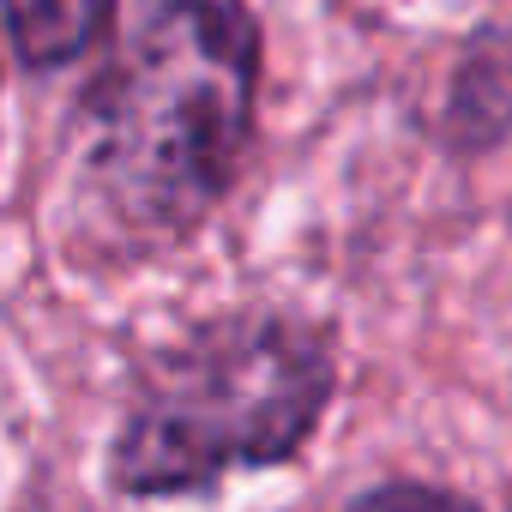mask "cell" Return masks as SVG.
<instances>
[{"instance_id": "cell-1", "label": "cell", "mask_w": 512, "mask_h": 512, "mask_svg": "<svg viewBox=\"0 0 512 512\" xmlns=\"http://www.w3.org/2000/svg\"><path fill=\"white\" fill-rule=\"evenodd\" d=\"M260 37L235 0H169L103 91L97 169L133 223L199 217L235 169Z\"/></svg>"}, {"instance_id": "cell-2", "label": "cell", "mask_w": 512, "mask_h": 512, "mask_svg": "<svg viewBox=\"0 0 512 512\" xmlns=\"http://www.w3.org/2000/svg\"><path fill=\"white\" fill-rule=\"evenodd\" d=\"M326 392V344L284 320L199 332L151 368L115 446V482L133 494H169L205 488L229 464L290 458L326 410Z\"/></svg>"}, {"instance_id": "cell-3", "label": "cell", "mask_w": 512, "mask_h": 512, "mask_svg": "<svg viewBox=\"0 0 512 512\" xmlns=\"http://www.w3.org/2000/svg\"><path fill=\"white\" fill-rule=\"evenodd\" d=\"M13 43L31 67H61L97 43L109 25V0H7Z\"/></svg>"}, {"instance_id": "cell-4", "label": "cell", "mask_w": 512, "mask_h": 512, "mask_svg": "<svg viewBox=\"0 0 512 512\" xmlns=\"http://www.w3.org/2000/svg\"><path fill=\"white\" fill-rule=\"evenodd\" d=\"M350 512H476V506H470V500H458V494H440V488L398 482V488H380V494L356 500Z\"/></svg>"}]
</instances>
